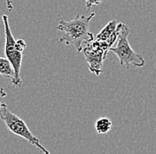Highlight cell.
I'll return each instance as SVG.
<instances>
[{
	"label": "cell",
	"mask_w": 156,
	"mask_h": 154,
	"mask_svg": "<svg viewBox=\"0 0 156 154\" xmlns=\"http://www.w3.org/2000/svg\"><path fill=\"white\" fill-rule=\"evenodd\" d=\"M0 75L3 77H8L11 80L14 77L13 69L7 58L0 57Z\"/></svg>",
	"instance_id": "ba28073f"
},
{
	"label": "cell",
	"mask_w": 156,
	"mask_h": 154,
	"mask_svg": "<svg viewBox=\"0 0 156 154\" xmlns=\"http://www.w3.org/2000/svg\"><path fill=\"white\" fill-rule=\"evenodd\" d=\"M95 15V13L88 16L77 15L71 21H66L61 15H58L59 23L57 29L62 33L58 43L73 46L77 53L82 52L84 46L94 41V36L90 31V22Z\"/></svg>",
	"instance_id": "6da1fadb"
},
{
	"label": "cell",
	"mask_w": 156,
	"mask_h": 154,
	"mask_svg": "<svg viewBox=\"0 0 156 154\" xmlns=\"http://www.w3.org/2000/svg\"><path fill=\"white\" fill-rule=\"evenodd\" d=\"M84 1L87 7V11H89L92 7V6H99L104 0H84Z\"/></svg>",
	"instance_id": "9c48e42d"
},
{
	"label": "cell",
	"mask_w": 156,
	"mask_h": 154,
	"mask_svg": "<svg viewBox=\"0 0 156 154\" xmlns=\"http://www.w3.org/2000/svg\"><path fill=\"white\" fill-rule=\"evenodd\" d=\"M112 121L110 118L103 117L97 119L95 123V130L98 135H104L108 133L112 128Z\"/></svg>",
	"instance_id": "52a82bcc"
},
{
	"label": "cell",
	"mask_w": 156,
	"mask_h": 154,
	"mask_svg": "<svg viewBox=\"0 0 156 154\" xmlns=\"http://www.w3.org/2000/svg\"><path fill=\"white\" fill-rule=\"evenodd\" d=\"M119 23L120 22L117 21L116 20L110 21L107 25L101 29V31L96 36L94 40H96V41H107V39H110L112 37V35L115 32Z\"/></svg>",
	"instance_id": "8992f818"
},
{
	"label": "cell",
	"mask_w": 156,
	"mask_h": 154,
	"mask_svg": "<svg viewBox=\"0 0 156 154\" xmlns=\"http://www.w3.org/2000/svg\"><path fill=\"white\" fill-rule=\"evenodd\" d=\"M6 2V7L8 11H12L13 9V6H12V0H5Z\"/></svg>",
	"instance_id": "30bf717a"
},
{
	"label": "cell",
	"mask_w": 156,
	"mask_h": 154,
	"mask_svg": "<svg viewBox=\"0 0 156 154\" xmlns=\"http://www.w3.org/2000/svg\"><path fill=\"white\" fill-rule=\"evenodd\" d=\"M2 21L5 28V55L10 62L12 67L13 69L14 77L11 80L12 86L13 87H22V80L20 78V69L23 58V51L27 47V44L23 39L15 40L12 30L10 28L8 16L5 14L2 15Z\"/></svg>",
	"instance_id": "7a4b0ae2"
},
{
	"label": "cell",
	"mask_w": 156,
	"mask_h": 154,
	"mask_svg": "<svg viewBox=\"0 0 156 154\" xmlns=\"http://www.w3.org/2000/svg\"><path fill=\"white\" fill-rule=\"evenodd\" d=\"M0 119L5 124L10 132L18 135L28 141L30 145L36 146L44 154H51L49 151L42 145L40 140L31 133L26 122L19 116L12 113L8 108V105L0 101Z\"/></svg>",
	"instance_id": "3957f363"
},
{
	"label": "cell",
	"mask_w": 156,
	"mask_h": 154,
	"mask_svg": "<svg viewBox=\"0 0 156 154\" xmlns=\"http://www.w3.org/2000/svg\"><path fill=\"white\" fill-rule=\"evenodd\" d=\"M0 96L1 97L6 96V93H5V89H4V88H2V87H0Z\"/></svg>",
	"instance_id": "8fae6325"
},
{
	"label": "cell",
	"mask_w": 156,
	"mask_h": 154,
	"mask_svg": "<svg viewBox=\"0 0 156 154\" xmlns=\"http://www.w3.org/2000/svg\"><path fill=\"white\" fill-rule=\"evenodd\" d=\"M111 47L107 41H92L83 47L85 60L88 63L89 69L91 73L99 76L102 73V66L107 53Z\"/></svg>",
	"instance_id": "5b68a950"
},
{
	"label": "cell",
	"mask_w": 156,
	"mask_h": 154,
	"mask_svg": "<svg viewBox=\"0 0 156 154\" xmlns=\"http://www.w3.org/2000/svg\"><path fill=\"white\" fill-rule=\"evenodd\" d=\"M129 34V28L126 24L122 23L120 35L116 41V46L112 47L109 51L113 52L118 58L122 66L129 69L131 66L143 67L145 65V59L142 54H137L130 47L128 36Z\"/></svg>",
	"instance_id": "277c9868"
}]
</instances>
